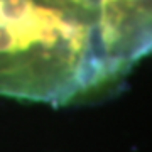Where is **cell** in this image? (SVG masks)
I'll return each instance as SVG.
<instances>
[{
  "mask_svg": "<svg viewBox=\"0 0 152 152\" xmlns=\"http://www.w3.org/2000/svg\"><path fill=\"white\" fill-rule=\"evenodd\" d=\"M103 39L115 73L125 75L152 51V0H98Z\"/></svg>",
  "mask_w": 152,
  "mask_h": 152,
  "instance_id": "7a4b0ae2",
  "label": "cell"
},
{
  "mask_svg": "<svg viewBox=\"0 0 152 152\" xmlns=\"http://www.w3.org/2000/svg\"><path fill=\"white\" fill-rule=\"evenodd\" d=\"M117 80L98 0H0V96L68 105Z\"/></svg>",
  "mask_w": 152,
  "mask_h": 152,
  "instance_id": "6da1fadb",
  "label": "cell"
}]
</instances>
